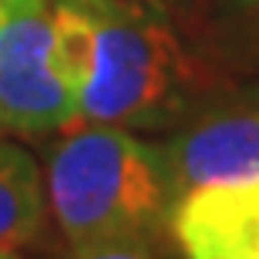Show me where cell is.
Masks as SVG:
<instances>
[{
	"instance_id": "obj_1",
	"label": "cell",
	"mask_w": 259,
	"mask_h": 259,
	"mask_svg": "<svg viewBox=\"0 0 259 259\" xmlns=\"http://www.w3.org/2000/svg\"><path fill=\"white\" fill-rule=\"evenodd\" d=\"M48 205L71 252L155 236L172 212L162 145L105 121L77 118L48 155Z\"/></svg>"
},
{
	"instance_id": "obj_2",
	"label": "cell",
	"mask_w": 259,
	"mask_h": 259,
	"mask_svg": "<svg viewBox=\"0 0 259 259\" xmlns=\"http://www.w3.org/2000/svg\"><path fill=\"white\" fill-rule=\"evenodd\" d=\"M98 30L95 74L81 95L84 121L162 128L189 111L202 71L175 30L142 0H81Z\"/></svg>"
},
{
	"instance_id": "obj_3",
	"label": "cell",
	"mask_w": 259,
	"mask_h": 259,
	"mask_svg": "<svg viewBox=\"0 0 259 259\" xmlns=\"http://www.w3.org/2000/svg\"><path fill=\"white\" fill-rule=\"evenodd\" d=\"M81 115V101L51 64V4L0 0V132L51 135Z\"/></svg>"
},
{
	"instance_id": "obj_4",
	"label": "cell",
	"mask_w": 259,
	"mask_h": 259,
	"mask_svg": "<svg viewBox=\"0 0 259 259\" xmlns=\"http://www.w3.org/2000/svg\"><path fill=\"white\" fill-rule=\"evenodd\" d=\"M162 158L175 199L195 185L259 179V88L192 111L162 142Z\"/></svg>"
},
{
	"instance_id": "obj_5",
	"label": "cell",
	"mask_w": 259,
	"mask_h": 259,
	"mask_svg": "<svg viewBox=\"0 0 259 259\" xmlns=\"http://www.w3.org/2000/svg\"><path fill=\"white\" fill-rule=\"evenodd\" d=\"M168 229L185 259H259V179L185 189Z\"/></svg>"
},
{
	"instance_id": "obj_6",
	"label": "cell",
	"mask_w": 259,
	"mask_h": 259,
	"mask_svg": "<svg viewBox=\"0 0 259 259\" xmlns=\"http://www.w3.org/2000/svg\"><path fill=\"white\" fill-rule=\"evenodd\" d=\"M48 215V189L27 148L0 142V246L34 242Z\"/></svg>"
},
{
	"instance_id": "obj_7",
	"label": "cell",
	"mask_w": 259,
	"mask_h": 259,
	"mask_svg": "<svg viewBox=\"0 0 259 259\" xmlns=\"http://www.w3.org/2000/svg\"><path fill=\"white\" fill-rule=\"evenodd\" d=\"M98 30L81 0H54L51 4V64L71 91L84 95L95 74Z\"/></svg>"
},
{
	"instance_id": "obj_8",
	"label": "cell",
	"mask_w": 259,
	"mask_h": 259,
	"mask_svg": "<svg viewBox=\"0 0 259 259\" xmlns=\"http://www.w3.org/2000/svg\"><path fill=\"white\" fill-rule=\"evenodd\" d=\"M74 259H158L152 236H132V239L101 242L95 249L74 252Z\"/></svg>"
},
{
	"instance_id": "obj_9",
	"label": "cell",
	"mask_w": 259,
	"mask_h": 259,
	"mask_svg": "<svg viewBox=\"0 0 259 259\" xmlns=\"http://www.w3.org/2000/svg\"><path fill=\"white\" fill-rule=\"evenodd\" d=\"M0 259H20L17 249H7V246H0Z\"/></svg>"
},
{
	"instance_id": "obj_10",
	"label": "cell",
	"mask_w": 259,
	"mask_h": 259,
	"mask_svg": "<svg viewBox=\"0 0 259 259\" xmlns=\"http://www.w3.org/2000/svg\"><path fill=\"white\" fill-rule=\"evenodd\" d=\"M242 4H256V7H259V0H242Z\"/></svg>"
},
{
	"instance_id": "obj_11",
	"label": "cell",
	"mask_w": 259,
	"mask_h": 259,
	"mask_svg": "<svg viewBox=\"0 0 259 259\" xmlns=\"http://www.w3.org/2000/svg\"><path fill=\"white\" fill-rule=\"evenodd\" d=\"M142 4H145V0H142Z\"/></svg>"
}]
</instances>
